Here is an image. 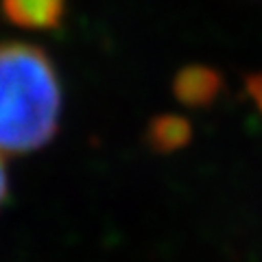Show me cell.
Instances as JSON below:
<instances>
[{
    "mask_svg": "<svg viewBox=\"0 0 262 262\" xmlns=\"http://www.w3.org/2000/svg\"><path fill=\"white\" fill-rule=\"evenodd\" d=\"M59 75L39 46L0 42V155H27L55 138Z\"/></svg>",
    "mask_w": 262,
    "mask_h": 262,
    "instance_id": "obj_1",
    "label": "cell"
},
{
    "mask_svg": "<svg viewBox=\"0 0 262 262\" xmlns=\"http://www.w3.org/2000/svg\"><path fill=\"white\" fill-rule=\"evenodd\" d=\"M0 11L27 31H53L61 24L66 0H0Z\"/></svg>",
    "mask_w": 262,
    "mask_h": 262,
    "instance_id": "obj_2",
    "label": "cell"
},
{
    "mask_svg": "<svg viewBox=\"0 0 262 262\" xmlns=\"http://www.w3.org/2000/svg\"><path fill=\"white\" fill-rule=\"evenodd\" d=\"M221 75L214 68L208 66H186L184 70L177 72L173 92L179 103L188 107H203L210 105L221 92Z\"/></svg>",
    "mask_w": 262,
    "mask_h": 262,
    "instance_id": "obj_3",
    "label": "cell"
},
{
    "mask_svg": "<svg viewBox=\"0 0 262 262\" xmlns=\"http://www.w3.org/2000/svg\"><path fill=\"white\" fill-rule=\"evenodd\" d=\"M192 136L190 122L182 116H173V114H164L151 120L149 129H146V140H149L151 149L158 153H173L188 144Z\"/></svg>",
    "mask_w": 262,
    "mask_h": 262,
    "instance_id": "obj_4",
    "label": "cell"
},
{
    "mask_svg": "<svg viewBox=\"0 0 262 262\" xmlns=\"http://www.w3.org/2000/svg\"><path fill=\"white\" fill-rule=\"evenodd\" d=\"M247 90H249L251 98L256 101V105L262 110V72H260V75L247 77Z\"/></svg>",
    "mask_w": 262,
    "mask_h": 262,
    "instance_id": "obj_5",
    "label": "cell"
},
{
    "mask_svg": "<svg viewBox=\"0 0 262 262\" xmlns=\"http://www.w3.org/2000/svg\"><path fill=\"white\" fill-rule=\"evenodd\" d=\"M3 158V155H0ZM7 194H9V179H7V170H5V164L0 160V206L7 201Z\"/></svg>",
    "mask_w": 262,
    "mask_h": 262,
    "instance_id": "obj_6",
    "label": "cell"
}]
</instances>
